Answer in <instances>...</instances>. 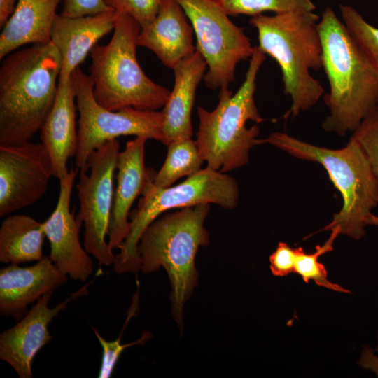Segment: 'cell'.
<instances>
[{
	"mask_svg": "<svg viewBox=\"0 0 378 378\" xmlns=\"http://www.w3.org/2000/svg\"><path fill=\"white\" fill-rule=\"evenodd\" d=\"M228 15L255 16L265 11L274 13L305 10L314 11L312 0H217Z\"/></svg>",
	"mask_w": 378,
	"mask_h": 378,
	"instance_id": "obj_26",
	"label": "cell"
},
{
	"mask_svg": "<svg viewBox=\"0 0 378 378\" xmlns=\"http://www.w3.org/2000/svg\"><path fill=\"white\" fill-rule=\"evenodd\" d=\"M46 237L43 223L25 214L8 216L0 227V261L19 265L41 260Z\"/></svg>",
	"mask_w": 378,
	"mask_h": 378,
	"instance_id": "obj_22",
	"label": "cell"
},
{
	"mask_svg": "<svg viewBox=\"0 0 378 378\" xmlns=\"http://www.w3.org/2000/svg\"><path fill=\"white\" fill-rule=\"evenodd\" d=\"M176 1L192 26L196 48L207 63L206 85L213 90L228 88L234 80L237 65L253 55L250 39L217 0Z\"/></svg>",
	"mask_w": 378,
	"mask_h": 378,
	"instance_id": "obj_10",
	"label": "cell"
},
{
	"mask_svg": "<svg viewBox=\"0 0 378 378\" xmlns=\"http://www.w3.org/2000/svg\"><path fill=\"white\" fill-rule=\"evenodd\" d=\"M94 333L99 342L102 348V357L100 370L98 374L99 378L111 377L116 363L120 358L122 352L127 348L135 345H142L150 340L152 337L149 331H144L141 337L136 341L128 344H122L121 338L125 328H122L119 337L113 341L106 340L94 328H92Z\"/></svg>",
	"mask_w": 378,
	"mask_h": 378,
	"instance_id": "obj_28",
	"label": "cell"
},
{
	"mask_svg": "<svg viewBox=\"0 0 378 378\" xmlns=\"http://www.w3.org/2000/svg\"><path fill=\"white\" fill-rule=\"evenodd\" d=\"M340 10L350 35L378 71V27L368 22L350 6L340 5Z\"/></svg>",
	"mask_w": 378,
	"mask_h": 378,
	"instance_id": "obj_25",
	"label": "cell"
},
{
	"mask_svg": "<svg viewBox=\"0 0 378 378\" xmlns=\"http://www.w3.org/2000/svg\"><path fill=\"white\" fill-rule=\"evenodd\" d=\"M89 284L71 293L55 307H49L53 293L40 298L24 316L0 335V359L10 365L20 378L32 377V363L38 352L52 339L50 321L68 304L88 293Z\"/></svg>",
	"mask_w": 378,
	"mask_h": 378,
	"instance_id": "obj_13",
	"label": "cell"
},
{
	"mask_svg": "<svg viewBox=\"0 0 378 378\" xmlns=\"http://www.w3.org/2000/svg\"><path fill=\"white\" fill-rule=\"evenodd\" d=\"M359 145L370 164L378 186V107L361 121L351 136Z\"/></svg>",
	"mask_w": 378,
	"mask_h": 378,
	"instance_id": "obj_27",
	"label": "cell"
},
{
	"mask_svg": "<svg viewBox=\"0 0 378 378\" xmlns=\"http://www.w3.org/2000/svg\"><path fill=\"white\" fill-rule=\"evenodd\" d=\"M67 280L68 276L49 256L28 267L10 264L0 270V314L18 321L28 312L29 304L54 293Z\"/></svg>",
	"mask_w": 378,
	"mask_h": 378,
	"instance_id": "obj_16",
	"label": "cell"
},
{
	"mask_svg": "<svg viewBox=\"0 0 378 378\" xmlns=\"http://www.w3.org/2000/svg\"><path fill=\"white\" fill-rule=\"evenodd\" d=\"M52 176V160L42 143L0 145V217L38 201Z\"/></svg>",
	"mask_w": 378,
	"mask_h": 378,
	"instance_id": "obj_12",
	"label": "cell"
},
{
	"mask_svg": "<svg viewBox=\"0 0 378 378\" xmlns=\"http://www.w3.org/2000/svg\"><path fill=\"white\" fill-rule=\"evenodd\" d=\"M265 54L254 47L245 79L236 93L228 88L220 90L217 106L209 111L197 106L199 126L195 140L207 167L227 172L246 165L250 150L257 144L260 130L257 125L248 128L246 123L265 120L255 102L258 73Z\"/></svg>",
	"mask_w": 378,
	"mask_h": 378,
	"instance_id": "obj_6",
	"label": "cell"
},
{
	"mask_svg": "<svg viewBox=\"0 0 378 378\" xmlns=\"http://www.w3.org/2000/svg\"><path fill=\"white\" fill-rule=\"evenodd\" d=\"M377 340H378V337H377ZM375 351L378 353V342H377V347L375 349Z\"/></svg>",
	"mask_w": 378,
	"mask_h": 378,
	"instance_id": "obj_35",
	"label": "cell"
},
{
	"mask_svg": "<svg viewBox=\"0 0 378 378\" xmlns=\"http://www.w3.org/2000/svg\"><path fill=\"white\" fill-rule=\"evenodd\" d=\"M120 143H104L89 156L86 168L79 171L76 185L79 211L76 219L84 224L83 247L100 265H113L115 255L106 240L111 216L114 176Z\"/></svg>",
	"mask_w": 378,
	"mask_h": 378,
	"instance_id": "obj_11",
	"label": "cell"
},
{
	"mask_svg": "<svg viewBox=\"0 0 378 378\" xmlns=\"http://www.w3.org/2000/svg\"><path fill=\"white\" fill-rule=\"evenodd\" d=\"M319 20L314 11L297 10L260 14L249 21L258 31V47L281 69L284 93L292 100L285 118L309 109L323 94L322 85L310 73L323 66Z\"/></svg>",
	"mask_w": 378,
	"mask_h": 378,
	"instance_id": "obj_3",
	"label": "cell"
},
{
	"mask_svg": "<svg viewBox=\"0 0 378 378\" xmlns=\"http://www.w3.org/2000/svg\"><path fill=\"white\" fill-rule=\"evenodd\" d=\"M114 10L104 0H64L60 14L68 17H79Z\"/></svg>",
	"mask_w": 378,
	"mask_h": 378,
	"instance_id": "obj_31",
	"label": "cell"
},
{
	"mask_svg": "<svg viewBox=\"0 0 378 378\" xmlns=\"http://www.w3.org/2000/svg\"><path fill=\"white\" fill-rule=\"evenodd\" d=\"M71 78L79 113L78 150L75 156V165L79 171L88 169V160L94 150L120 136H141L165 145L161 112L133 107L108 110L97 102L89 75L78 67Z\"/></svg>",
	"mask_w": 378,
	"mask_h": 378,
	"instance_id": "obj_9",
	"label": "cell"
},
{
	"mask_svg": "<svg viewBox=\"0 0 378 378\" xmlns=\"http://www.w3.org/2000/svg\"><path fill=\"white\" fill-rule=\"evenodd\" d=\"M118 13L132 17L141 27L150 23L157 15L162 0H104Z\"/></svg>",
	"mask_w": 378,
	"mask_h": 378,
	"instance_id": "obj_29",
	"label": "cell"
},
{
	"mask_svg": "<svg viewBox=\"0 0 378 378\" xmlns=\"http://www.w3.org/2000/svg\"><path fill=\"white\" fill-rule=\"evenodd\" d=\"M317 26L322 67L330 87L325 97L330 114L322 127L344 136L348 131L354 132L377 106L378 71L331 8L322 13Z\"/></svg>",
	"mask_w": 378,
	"mask_h": 378,
	"instance_id": "obj_2",
	"label": "cell"
},
{
	"mask_svg": "<svg viewBox=\"0 0 378 378\" xmlns=\"http://www.w3.org/2000/svg\"><path fill=\"white\" fill-rule=\"evenodd\" d=\"M358 363L363 369L374 372L378 377V357L370 346L363 347Z\"/></svg>",
	"mask_w": 378,
	"mask_h": 378,
	"instance_id": "obj_32",
	"label": "cell"
},
{
	"mask_svg": "<svg viewBox=\"0 0 378 378\" xmlns=\"http://www.w3.org/2000/svg\"><path fill=\"white\" fill-rule=\"evenodd\" d=\"M76 92L71 77L59 78L53 106L41 128V141L50 154L53 176L59 181L69 174L67 162L78 150Z\"/></svg>",
	"mask_w": 378,
	"mask_h": 378,
	"instance_id": "obj_19",
	"label": "cell"
},
{
	"mask_svg": "<svg viewBox=\"0 0 378 378\" xmlns=\"http://www.w3.org/2000/svg\"><path fill=\"white\" fill-rule=\"evenodd\" d=\"M62 58L50 41L15 50L0 66V145L29 142L57 92Z\"/></svg>",
	"mask_w": 378,
	"mask_h": 378,
	"instance_id": "obj_1",
	"label": "cell"
},
{
	"mask_svg": "<svg viewBox=\"0 0 378 378\" xmlns=\"http://www.w3.org/2000/svg\"><path fill=\"white\" fill-rule=\"evenodd\" d=\"M367 224L378 227V216L371 214L367 220Z\"/></svg>",
	"mask_w": 378,
	"mask_h": 378,
	"instance_id": "obj_34",
	"label": "cell"
},
{
	"mask_svg": "<svg viewBox=\"0 0 378 378\" xmlns=\"http://www.w3.org/2000/svg\"><path fill=\"white\" fill-rule=\"evenodd\" d=\"M270 144L291 155L321 164L342 195L340 211L321 230L335 228L354 239L366 233L367 220L378 205V186L365 154L358 143L350 138L342 148L332 149L311 144L286 133L273 132L257 144Z\"/></svg>",
	"mask_w": 378,
	"mask_h": 378,
	"instance_id": "obj_5",
	"label": "cell"
},
{
	"mask_svg": "<svg viewBox=\"0 0 378 378\" xmlns=\"http://www.w3.org/2000/svg\"><path fill=\"white\" fill-rule=\"evenodd\" d=\"M64 0H18L0 35V59L27 44L51 41L56 10Z\"/></svg>",
	"mask_w": 378,
	"mask_h": 378,
	"instance_id": "obj_21",
	"label": "cell"
},
{
	"mask_svg": "<svg viewBox=\"0 0 378 378\" xmlns=\"http://www.w3.org/2000/svg\"><path fill=\"white\" fill-rule=\"evenodd\" d=\"M167 147L164 162L153 178L160 188L172 186L180 178L196 174L204 162L196 141L191 138L172 141Z\"/></svg>",
	"mask_w": 378,
	"mask_h": 378,
	"instance_id": "obj_23",
	"label": "cell"
},
{
	"mask_svg": "<svg viewBox=\"0 0 378 378\" xmlns=\"http://www.w3.org/2000/svg\"><path fill=\"white\" fill-rule=\"evenodd\" d=\"M192 26L176 0H162L153 21L141 27L138 46L150 50L169 69L193 54Z\"/></svg>",
	"mask_w": 378,
	"mask_h": 378,
	"instance_id": "obj_17",
	"label": "cell"
},
{
	"mask_svg": "<svg viewBox=\"0 0 378 378\" xmlns=\"http://www.w3.org/2000/svg\"><path fill=\"white\" fill-rule=\"evenodd\" d=\"M18 0H0V27L2 29L14 12Z\"/></svg>",
	"mask_w": 378,
	"mask_h": 378,
	"instance_id": "obj_33",
	"label": "cell"
},
{
	"mask_svg": "<svg viewBox=\"0 0 378 378\" xmlns=\"http://www.w3.org/2000/svg\"><path fill=\"white\" fill-rule=\"evenodd\" d=\"M210 204L181 208L154 220L141 235L138 253L141 270L150 274L163 267L171 286L172 313L183 326V307L197 285L195 258L200 247L209 244L204 220Z\"/></svg>",
	"mask_w": 378,
	"mask_h": 378,
	"instance_id": "obj_4",
	"label": "cell"
},
{
	"mask_svg": "<svg viewBox=\"0 0 378 378\" xmlns=\"http://www.w3.org/2000/svg\"><path fill=\"white\" fill-rule=\"evenodd\" d=\"M115 15V10L79 17L56 15L51 42L62 58L59 79L70 78L97 42L113 30Z\"/></svg>",
	"mask_w": 378,
	"mask_h": 378,
	"instance_id": "obj_18",
	"label": "cell"
},
{
	"mask_svg": "<svg viewBox=\"0 0 378 378\" xmlns=\"http://www.w3.org/2000/svg\"><path fill=\"white\" fill-rule=\"evenodd\" d=\"M148 139L136 136L126 143L120 151L117 161L116 184L108 230V245L120 249L130 230V209L148 181L155 174L152 168H146L144 162L145 144Z\"/></svg>",
	"mask_w": 378,
	"mask_h": 378,
	"instance_id": "obj_15",
	"label": "cell"
},
{
	"mask_svg": "<svg viewBox=\"0 0 378 378\" xmlns=\"http://www.w3.org/2000/svg\"><path fill=\"white\" fill-rule=\"evenodd\" d=\"M377 106L378 107V97H377Z\"/></svg>",
	"mask_w": 378,
	"mask_h": 378,
	"instance_id": "obj_36",
	"label": "cell"
},
{
	"mask_svg": "<svg viewBox=\"0 0 378 378\" xmlns=\"http://www.w3.org/2000/svg\"><path fill=\"white\" fill-rule=\"evenodd\" d=\"M330 232L329 238L322 246H316L313 253H306L302 247L296 248L294 272L301 276L306 283L313 281L318 286L336 292L351 293L350 290L329 281L325 266L318 261L320 256L333 251V243L340 234L337 228H335Z\"/></svg>",
	"mask_w": 378,
	"mask_h": 378,
	"instance_id": "obj_24",
	"label": "cell"
},
{
	"mask_svg": "<svg viewBox=\"0 0 378 378\" xmlns=\"http://www.w3.org/2000/svg\"><path fill=\"white\" fill-rule=\"evenodd\" d=\"M296 248L285 242H279L276 250L270 255V267L274 276H286L294 272Z\"/></svg>",
	"mask_w": 378,
	"mask_h": 378,
	"instance_id": "obj_30",
	"label": "cell"
},
{
	"mask_svg": "<svg viewBox=\"0 0 378 378\" xmlns=\"http://www.w3.org/2000/svg\"><path fill=\"white\" fill-rule=\"evenodd\" d=\"M207 67L205 59L196 48L193 54L173 69L174 88L161 111L165 146L192 137L191 112L197 86L204 78Z\"/></svg>",
	"mask_w": 378,
	"mask_h": 378,
	"instance_id": "obj_20",
	"label": "cell"
},
{
	"mask_svg": "<svg viewBox=\"0 0 378 378\" xmlns=\"http://www.w3.org/2000/svg\"><path fill=\"white\" fill-rule=\"evenodd\" d=\"M153 176L137 206L130 214V232L113 263V270L118 274L141 270L138 253L140 238L146 229L164 211L202 204H216L232 209L239 200V189L235 179L207 167L181 183L167 188L156 186L153 182Z\"/></svg>",
	"mask_w": 378,
	"mask_h": 378,
	"instance_id": "obj_8",
	"label": "cell"
},
{
	"mask_svg": "<svg viewBox=\"0 0 378 378\" xmlns=\"http://www.w3.org/2000/svg\"><path fill=\"white\" fill-rule=\"evenodd\" d=\"M79 169L71 168L59 181V192L55 209L43 222V229L50 245V258L74 281H86L92 274L93 262L82 246L79 231L82 223L71 210L72 189Z\"/></svg>",
	"mask_w": 378,
	"mask_h": 378,
	"instance_id": "obj_14",
	"label": "cell"
},
{
	"mask_svg": "<svg viewBox=\"0 0 378 378\" xmlns=\"http://www.w3.org/2000/svg\"><path fill=\"white\" fill-rule=\"evenodd\" d=\"M141 25L130 15L115 12L113 34L105 45L90 51V76L97 102L118 111L125 107L156 111L167 102L170 91L150 80L136 56Z\"/></svg>",
	"mask_w": 378,
	"mask_h": 378,
	"instance_id": "obj_7",
	"label": "cell"
}]
</instances>
